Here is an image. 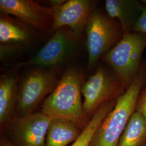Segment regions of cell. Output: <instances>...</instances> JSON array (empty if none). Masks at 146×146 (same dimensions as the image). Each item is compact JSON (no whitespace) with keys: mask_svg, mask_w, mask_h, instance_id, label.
Instances as JSON below:
<instances>
[{"mask_svg":"<svg viewBox=\"0 0 146 146\" xmlns=\"http://www.w3.org/2000/svg\"><path fill=\"white\" fill-rule=\"evenodd\" d=\"M83 74L74 67L68 68L52 93L42 104L41 111L52 119L67 120L82 131L89 120L84 111L81 99Z\"/></svg>","mask_w":146,"mask_h":146,"instance_id":"1","label":"cell"},{"mask_svg":"<svg viewBox=\"0 0 146 146\" xmlns=\"http://www.w3.org/2000/svg\"><path fill=\"white\" fill-rule=\"evenodd\" d=\"M146 81V68H141L134 81L116 100L113 109L95 133L90 146H117L129 120L135 111L138 97Z\"/></svg>","mask_w":146,"mask_h":146,"instance_id":"2","label":"cell"},{"mask_svg":"<svg viewBox=\"0 0 146 146\" xmlns=\"http://www.w3.org/2000/svg\"><path fill=\"white\" fill-rule=\"evenodd\" d=\"M85 31L88 55L87 67L93 69L122 39L123 34L119 21L98 9L90 16Z\"/></svg>","mask_w":146,"mask_h":146,"instance_id":"4","label":"cell"},{"mask_svg":"<svg viewBox=\"0 0 146 146\" xmlns=\"http://www.w3.org/2000/svg\"><path fill=\"white\" fill-rule=\"evenodd\" d=\"M95 5L93 1L69 0L62 5L52 7L53 23L50 31L68 27L78 36L85 30Z\"/></svg>","mask_w":146,"mask_h":146,"instance_id":"10","label":"cell"},{"mask_svg":"<svg viewBox=\"0 0 146 146\" xmlns=\"http://www.w3.org/2000/svg\"><path fill=\"white\" fill-rule=\"evenodd\" d=\"M135 111L140 113L146 120V81L137 100Z\"/></svg>","mask_w":146,"mask_h":146,"instance_id":"18","label":"cell"},{"mask_svg":"<svg viewBox=\"0 0 146 146\" xmlns=\"http://www.w3.org/2000/svg\"><path fill=\"white\" fill-rule=\"evenodd\" d=\"M0 11L40 31H50L52 27V7H43L31 0H1Z\"/></svg>","mask_w":146,"mask_h":146,"instance_id":"9","label":"cell"},{"mask_svg":"<svg viewBox=\"0 0 146 146\" xmlns=\"http://www.w3.org/2000/svg\"><path fill=\"white\" fill-rule=\"evenodd\" d=\"M81 131L72 122L52 119L47 131L45 146H67L77 139Z\"/></svg>","mask_w":146,"mask_h":146,"instance_id":"14","label":"cell"},{"mask_svg":"<svg viewBox=\"0 0 146 146\" xmlns=\"http://www.w3.org/2000/svg\"><path fill=\"white\" fill-rule=\"evenodd\" d=\"M66 1H67L64 0H52L50 1V3L51 5V7H56L62 5Z\"/></svg>","mask_w":146,"mask_h":146,"instance_id":"20","label":"cell"},{"mask_svg":"<svg viewBox=\"0 0 146 146\" xmlns=\"http://www.w3.org/2000/svg\"><path fill=\"white\" fill-rule=\"evenodd\" d=\"M23 22L9 15L1 14L0 17V42L1 44L21 46L28 43L31 34Z\"/></svg>","mask_w":146,"mask_h":146,"instance_id":"13","label":"cell"},{"mask_svg":"<svg viewBox=\"0 0 146 146\" xmlns=\"http://www.w3.org/2000/svg\"><path fill=\"white\" fill-rule=\"evenodd\" d=\"M142 64L145 68H146V59L143 62H142Z\"/></svg>","mask_w":146,"mask_h":146,"instance_id":"21","label":"cell"},{"mask_svg":"<svg viewBox=\"0 0 146 146\" xmlns=\"http://www.w3.org/2000/svg\"><path fill=\"white\" fill-rule=\"evenodd\" d=\"M126 90L123 84L110 69L100 64L93 75L82 85L84 111L93 116L105 102L117 99Z\"/></svg>","mask_w":146,"mask_h":146,"instance_id":"6","label":"cell"},{"mask_svg":"<svg viewBox=\"0 0 146 146\" xmlns=\"http://www.w3.org/2000/svg\"><path fill=\"white\" fill-rule=\"evenodd\" d=\"M0 146H15L7 137L3 136L1 137Z\"/></svg>","mask_w":146,"mask_h":146,"instance_id":"19","label":"cell"},{"mask_svg":"<svg viewBox=\"0 0 146 146\" xmlns=\"http://www.w3.org/2000/svg\"><path fill=\"white\" fill-rule=\"evenodd\" d=\"M116 100L106 102L100 107L89 120L88 125L70 146H90L95 131L104 118L114 107Z\"/></svg>","mask_w":146,"mask_h":146,"instance_id":"16","label":"cell"},{"mask_svg":"<svg viewBox=\"0 0 146 146\" xmlns=\"http://www.w3.org/2000/svg\"><path fill=\"white\" fill-rule=\"evenodd\" d=\"M142 5V13L133 28V31L146 34V0L141 1Z\"/></svg>","mask_w":146,"mask_h":146,"instance_id":"17","label":"cell"},{"mask_svg":"<svg viewBox=\"0 0 146 146\" xmlns=\"http://www.w3.org/2000/svg\"><path fill=\"white\" fill-rule=\"evenodd\" d=\"M105 9L110 17L119 21L125 36L133 31L142 13V5L138 0H106Z\"/></svg>","mask_w":146,"mask_h":146,"instance_id":"11","label":"cell"},{"mask_svg":"<svg viewBox=\"0 0 146 146\" xmlns=\"http://www.w3.org/2000/svg\"><path fill=\"white\" fill-rule=\"evenodd\" d=\"M146 119L137 111L131 116L117 146H145Z\"/></svg>","mask_w":146,"mask_h":146,"instance_id":"15","label":"cell"},{"mask_svg":"<svg viewBox=\"0 0 146 146\" xmlns=\"http://www.w3.org/2000/svg\"></svg>","mask_w":146,"mask_h":146,"instance_id":"22","label":"cell"},{"mask_svg":"<svg viewBox=\"0 0 146 146\" xmlns=\"http://www.w3.org/2000/svg\"><path fill=\"white\" fill-rule=\"evenodd\" d=\"M56 69L37 68L29 72L19 86L15 116L34 113L59 82Z\"/></svg>","mask_w":146,"mask_h":146,"instance_id":"5","label":"cell"},{"mask_svg":"<svg viewBox=\"0 0 146 146\" xmlns=\"http://www.w3.org/2000/svg\"><path fill=\"white\" fill-rule=\"evenodd\" d=\"M52 119L43 113L15 116L6 125L10 141L15 146H45Z\"/></svg>","mask_w":146,"mask_h":146,"instance_id":"8","label":"cell"},{"mask_svg":"<svg viewBox=\"0 0 146 146\" xmlns=\"http://www.w3.org/2000/svg\"><path fill=\"white\" fill-rule=\"evenodd\" d=\"M78 36L70 29L66 27L58 29L35 56L17 64L15 69L30 66L55 69L75 52L78 47Z\"/></svg>","mask_w":146,"mask_h":146,"instance_id":"7","label":"cell"},{"mask_svg":"<svg viewBox=\"0 0 146 146\" xmlns=\"http://www.w3.org/2000/svg\"><path fill=\"white\" fill-rule=\"evenodd\" d=\"M146 48V34L132 31L123 36L101 60L127 89L141 68V58Z\"/></svg>","mask_w":146,"mask_h":146,"instance_id":"3","label":"cell"},{"mask_svg":"<svg viewBox=\"0 0 146 146\" xmlns=\"http://www.w3.org/2000/svg\"><path fill=\"white\" fill-rule=\"evenodd\" d=\"M19 85L15 76L1 75L0 79V124L6 125L15 116Z\"/></svg>","mask_w":146,"mask_h":146,"instance_id":"12","label":"cell"}]
</instances>
